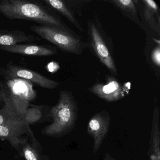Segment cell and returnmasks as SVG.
Listing matches in <instances>:
<instances>
[{
	"label": "cell",
	"mask_w": 160,
	"mask_h": 160,
	"mask_svg": "<svg viewBox=\"0 0 160 160\" xmlns=\"http://www.w3.org/2000/svg\"><path fill=\"white\" fill-rule=\"evenodd\" d=\"M0 13L11 20L33 21L40 25L50 26L74 32L65 25L60 17L42 3L27 0L0 1Z\"/></svg>",
	"instance_id": "1"
},
{
	"label": "cell",
	"mask_w": 160,
	"mask_h": 160,
	"mask_svg": "<svg viewBox=\"0 0 160 160\" xmlns=\"http://www.w3.org/2000/svg\"><path fill=\"white\" fill-rule=\"evenodd\" d=\"M0 50L9 53L33 57H44L56 55L58 50L55 47L48 45L18 44L9 46H0Z\"/></svg>",
	"instance_id": "9"
},
{
	"label": "cell",
	"mask_w": 160,
	"mask_h": 160,
	"mask_svg": "<svg viewBox=\"0 0 160 160\" xmlns=\"http://www.w3.org/2000/svg\"><path fill=\"white\" fill-rule=\"evenodd\" d=\"M159 108H155L153 111L151 138L150 157L152 160H160V127L159 122Z\"/></svg>",
	"instance_id": "12"
},
{
	"label": "cell",
	"mask_w": 160,
	"mask_h": 160,
	"mask_svg": "<svg viewBox=\"0 0 160 160\" xmlns=\"http://www.w3.org/2000/svg\"><path fill=\"white\" fill-rule=\"evenodd\" d=\"M38 146L28 142L22 148V154L26 160H42V155L38 151Z\"/></svg>",
	"instance_id": "17"
},
{
	"label": "cell",
	"mask_w": 160,
	"mask_h": 160,
	"mask_svg": "<svg viewBox=\"0 0 160 160\" xmlns=\"http://www.w3.org/2000/svg\"><path fill=\"white\" fill-rule=\"evenodd\" d=\"M41 40V38L18 30L0 29V46H2L32 42Z\"/></svg>",
	"instance_id": "11"
},
{
	"label": "cell",
	"mask_w": 160,
	"mask_h": 160,
	"mask_svg": "<svg viewBox=\"0 0 160 160\" xmlns=\"http://www.w3.org/2000/svg\"><path fill=\"white\" fill-rule=\"evenodd\" d=\"M6 69L15 77L28 80L44 88L54 89L59 86V83L55 80L48 78L34 71L15 65L12 62L7 64Z\"/></svg>",
	"instance_id": "8"
},
{
	"label": "cell",
	"mask_w": 160,
	"mask_h": 160,
	"mask_svg": "<svg viewBox=\"0 0 160 160\" xmlns=\"http://www.w3.org/2000/svg\"><path fill=\"white\" fill-rule=\"evenodd\" d=\"M144 4V16L145 20L152 29L156 32H160V24L155 19V16L158 14L159 7L157 3L152 0H143Z\"/></svg>",
	"instance_id": "15"
},
{
	"label": "cell",
	"mask_w": 160,
	"mask_h": 160,
	"mask_svg": "<svg viewBox=\"0 0 160 160\" xmlns=\"http://www.w3.org/2000/svg\"><path fill=\"white\" fill-rule=\"evenodd\" d=\"M88 28L89 43L92 52L101 63L113 74L117 75L115 62L98 27L93 22L89 21Z\"/></svg>",
	"instance_id": "5"
},
{
	"label": "cell",
	"mask_w": 160,
	"mask_h": 160,
	"mask_svg": "<svg viewBox=\"0 0 160 160\" xmlns=\"http://www.w3.org/2000/svg\"><path fill=\"white\" fill-rule=\"evenodd\" d=\"M78 110L77 103L72 92L60 91L58 103L49 111L52 122L42 130V133L55 138L62 137L70 133L75 126Z\"/></svg>",
	"instance_id": "3"
},
{
	"label": "cell",
	"mask_w": 160,
	"mask_h": 160,
	"mask_svg": "<svg viewBox=\"0 0 160 160\" xmlns=\"http://www.w3.org/2000/svg\"><path fill=\"white\" fill-rule=\"evenodd\" d=\"M25 134L30 138L32 144H39L30 127L0 125V138L8 141L20 154L22 153L23 146L28 142V138L24 136Z\"/></svg>",
	"instance_id": "7"
},
{
	"label": "cell",
	"mask_w": 160,
	"mask_h": 160,
	"mask_svg": "<svg viewBox=\"0 0 160 160\" xmlns=\"http://www.w3.org/2000/svg\"><path fill=\"white\" fill-rule=\"evenodd\" d=\"M112 2L119 9L126 13L127 15H131L132 18L137 19L136 8L134 2L132 0H114Z\"/></svg>",
	"instance_id": "16"
},
{
	"label": "cell",
	"mask_w": 160,
	"mask_h": 160,
	"mask_svg": "<svg viewBox=\"0 0 160 160\" xmlns=\"http://www.w3.org/2000/svg\"><path fill=\"white\" fill-rule=\"evenodd\" d=\"M0 125L30 127L29 123L25 116L2 108L0 109Z\"/></svg>",
	"instance_id": "14"
},
{
	"label": "cell",
	"mask_w": 160,
	"mask_h": 160,
	"mask_svg": "<svg viewBox=\"0 0 160 160\" xmlns=\"http://www.w3.org/2000/svg\"><path fill=\"white\" fill-rule=\"evenodd\" d=\"M111 122L108 112L101 111L94 114L90 119L88 126V133L93 138V152H97L107 135Z\"/></svg>",
	"instance_id": "6"
},
{
	"label": "cell",
	"mask_w": 160,
	"mask_h": 160,
	"mask_svg": "<svg viewBox=\"0 0 160 160\" xmlns=\"http://www.w3.org/2000/svg\"><path fill=\"white\" fill-rule=\"evenodd\" d=\"M103 160H117L115 158L112 157L110 154L106 152L104 158Z\"/></svg>",
	"instance_id": "19"
},
{
	"label": "cell",
	"mask_w": 160,
	"mask_h": 160,
	"mask_svg": "<svg viewBox=\"0 0 160 160\" xmlns=\"http://www.w3.org/2000/svg\"><path fill=\"white\" fill-rule=\"evenodd\" d=\"M29 29L44 39L55 45L62 51L77 55L82 54L87 44L75 32H70L54 27L33 25Z\"/></svg>",
	"instance_id": "4"
},
{
	"label": "cell",
	"mask_w": 160,
	"mask_h": 160,
	"mask_svg": "<svg viewBox=\"0 0 160 160\" xmlns=\"http://www.w3.org/2000/svg\"><path fill=\"white\" fill-rule=\"evenodd\" d=\"M0 106L6 109L25 116L31 103L36 98V92L32 83L15 77L6 69H0Z\"/></svg>",
	"instance_id": "2"
},
{
	"label": "cell",
	"mask_w": 160,
	"mask_h": 160,
	"mask_svg": "<svg viewBox=\"0 0 160 160\" xmlns=\"http://www.w3.org/2000/svg\"><path fill=\"white\" fill-rule=\"evenodd\" d=\"M43 2H44L48 7L54 9L55 11L66 18L79 31H83L82 26L65 2L61 0H44Z\"/></svg>",
	"instance_id": "13"
},
{
	"label": "cell",
	"mask_w": 160,
	"mask_h": 160,
	"mask_svg": "<svg viewBox=\"0 0 160 160\" xmlns=\"http://www.w3.org/2000/svg\"><path fill=\"white\" fill-rule=\"evenodd\" d=\"M152 59L155 65L160 66V46L156 48L152 54Z\"/></svg>",
	"instance_id": "18"
},
{
	"label": "cell",
	"mask_w": 160,
	"mask_h": 160,
	"mask_svg": "<svg viewBox=\"0 0 160 160\" xmlns=\"http://www.w3.org/2000/svg\"><path fill=\"white\" fill-rule=\"evenodd\" d=\"M89 90L99 98L108 102L118 101L123 96L120 84L115 78L111 77L108 78L106 84H95Z\"/></svg>",
	"instance_id": "10"
}]
</instances>
